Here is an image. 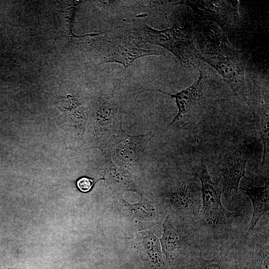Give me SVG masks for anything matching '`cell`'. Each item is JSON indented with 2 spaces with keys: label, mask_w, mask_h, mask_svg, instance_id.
Masks as SVG:
<instances>
[{
  "label": "cell",
  "mask_w": 269,
  "mask_h": 269,
  "mask_svg": "<svg viewBox=\"0 0 269 269\" xmlns=\"http://www.w3.org/2000/svg\"><path fill=\"white\" fill-rule=\"evenodd\" d=\"M95 37L89 43L97 65L117 63L125 67L130 66L136 59L148 55H164L156 49H144L139 43L127 37L112 32H106Z\"/></svg>",
  "instance_id": "obj_1"
},
{
  "label": "cell",
  "mask_w": 269,
  "mask_h": 269,
  "mask_svg": "<svg viewBox=\"0 0 269 269\" xmlns=\"http://www.w3.org/2000/svg\"><path fill=\"white\" fill-rule=\"evenodd\" d=\"M195 175L200 180L202 205L199 217L203 224L214 229L226 228L237 214L227 210L222 204V190L211 179L205 164H203Z\"/></svg>",
  "instance_id": "obj_2"
},
{
  "label": "cell",
  "mask_w": 269,
  "mask_h": 269,
  "mask_svg": "<svg viewBox=\"0 0 269 269\" xmlns=\"http://www.w3.org/2000/svg\"><path fill=\"white\" fill-rule=\"evenodd\" d=\"M116 32L138 43H149L160 45L176 55L181 53L182 38L176 27L158 30L148 25L145 20L138 18L124 22Z\"/></svg>",
  "instance_id": "obj_3"
},
{
  "label": "cell",
  "mask_w": 269,
  "mask_h": 269,
  "mask_svg": "<svg viewBox=\"0 0 269 269\" xmlns=\"http://www.w3.org/2000/svg\"><path fill=\"white\" fill-rule=\"evenodd\" d=\"M252 151V144H246L224 158L220 168V180L225 194L237 192L241 179L245 176L247 162Z\"/></svg>",
  "instance_id": "obj_4"
},
{
  "label": "cell",
  "mask_w": 269,
  "mask_h": 269,
  "mask_svg": "<svg viewBox=\"0 0 269 269\" xmlns=\"http://www.w3.org/2000/svg\"><path fill=\"white\" fill-rule=\"evenodd\" d=\"M200 77L196 82L190 87L175 94H171L160 90H147L160 92L175 99L178 108V113L170 125L179 120L184 114L188 112L192 107L199 103L203 95L204 77L202 72L200 71Z\"/></svg>",
  "instance_id": "obj_5"
},
{
  "label": "cell",
  "mask_w": 269,
  "mask_h": 269,
  "mask_svg": "<svg viewBox=\"0 0 269 269\" xmlns=\"http://www.w3.org/2000/svg\"><path fill=\"white\" fill-rule=\"evenodd\" d=\"M242 191L250 198L253 213L249 225L248 233L253 231L261 218L269 209V182L266 181L262 186L241 187Z\"/></svg>",
  "instance_id": "obj_6"
},
{
  "label": "cell",
  "mask_w": 269,
  "mask_h": 269,
  "mask_svg": "<svg viewBox=\"0 0 269 269\" xmlns=\"http://www.w3.org/2000/svg\"><path fill=\"white\" fill-rule=\"evenodd\" d=\"M233 245L225 244L217 256L209 260L204 259L199 252L190 253L189 269H233L227 257Z\"/></svg>",
  "instance_id": "obj_7"
},
{
  "label": "cell",
  "mask_w": 269,
  "mask_h": 269,
  "mask_svg": "<svg viewBox=\"0 0 269 269\" xmlns=\"http://www.w3.org/2000/svg\"><path fill=\"white\" fill-rule=\"evenodd\" d=\"M195 189L190 184H183L170 196V201L172 204L178 208L189 211L191 215H196L200 209L198 202L195 197Z\"/></svg>",
  "instance_id": "obj_8"
},
{
  "label": "cell",
  "mask_w": 269,
  "mask_h": 269,
  "mask_svg": "<svg viewBox=\"0 0 269 269\" xmlns=\"http://www.w3.org/2000/svg\"><path fill=\"white\" fill-rule=\"evenodd\" d=\"M163 226L164 232L161 241L164 253L168 257L173 251L181 248L182 241L180 235L166 221Z\"/></svg>",
  "instance_id": "obj_9"
},
{
  "label": "cell",
  "mask_w": 269,
  "mask_h": 269,
  "mask_svg": "<svg viewBox=\"0 0 269 269\" xmlns=\"http://www.w3.org/2000/svg\"><path fill=\"white\" fill-rule=\"evenodd\" d=\"M269 237L257 249L254 261L255 269H269Z\"/></svg>",
  "instance_id": "obj_10"
},
{
  "label": "cell",
  "mask_w": 269,
  "mask_h": 269,
  "mask_svg": "<svg viewBox=\"0 0 269 269\" xmlns=\"http://www.w3.org/2000/svg\"><path fill=\"white\" fill-rule=\"evenodd\" d=\"M134 215L145 220L150 221L154 219L156 211L154 207L150 204L143 202L132 206Z\"/></svg>",
  "instance_id": "obj_11"
},
{
  "label": "cell",
  "mask_w": 269,
  "mask_h": 269,
  "mask_svg": "<svg viewBox=\"0 0 269 269\" xmlns=\"http://www.w3.org/2000/svg\"><path fill=\"white\" fill-rule=\"evenodd\" d=\"M93 184L94 182L92 179L86 177H82L77 182L78 188L84 192L89 191L91 189Z\"/></svg>",
  "instance_id": "obj_12"
},
{
  "label": "cell",
  "mask_w": 269,
  "mask_h": 269,
  "mask_svg": "<svg viewBox=\"0 0 269 269\" xmlns=\"http://www.w3.org/2000/svg\"><path fill=\"white\" fill-rule=\"evenodd\" d=\"M233 269H247V267L241 263L236 257L234 260Z\"/></svg>",
  "instance_id": "obj_13"
}]
</instances>
